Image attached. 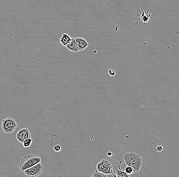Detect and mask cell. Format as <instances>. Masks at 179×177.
<instances>
[{
    "instance_id": "15",
    "label": "cell",
    "mask_w": 179,
    "mask_h": 177,
    "mask_svg": "<svg viewBox=\"0 0 179 177\" xmlns=\"http://www.w3.org/2000/svg\"><path fill=\"white\" fill-rule=\"evenodd\" d=\"M108 74L111 76H115L116 75V72L113 70H108Z\"/></svg>"
},
{
    "instance_id": "17",
    "label": "cell",
    "mask_w": 179,
    "mask_h": 177,
    "mask_svg": "<svg viewBox=\"0 0 179 177\" xmlns=\"http://www.w3.org/2000/svg\"><path fill=\"white\" fill-rule=\"evenodd\" d=\"M107 155L108 157H111V156H112V153L111 152H108V153H107Z\"/></svg>"
},
{
    "instance_id": "10",
    "label": "cell",
    "mask_w": 179,
    "mask_h": 177,
    "mask_svg": "<svg viewBox=\"0 0 179 177\" xmlns=\"http://www.w3.org/2000/svg\"><path fill=\"white\" fill-rule=\"evenodd\" d=\"M92 177H117L116 175L114 174V173L111 174H105L103 173V172H99V171H97L96 169V171H94L93 172Z\"/></svg>"
},
{
    "instance_id": "12",
    "label": "cell",
    "mask_w": 179,
    "mask_h": 177,
    "mask_svg": "<svg viewBox=\"0 0 179 177\" xmlns=\"http://www.w3.org/2000/svg\"><path fill=\"white\" fill-rule=\"evenodd\" d=\"M32 138H27V139H26L24 140L23 143H23V146L25 148L29 147V146H31V145H32Z\"/></svg>"
},
{
    "instance_id": "16",
    "label": "cell",
    "mask_w": 179,
    "mask_h": 177,
    "mask_svg": "<svg viewBox=\"0 0 179 177\" xmlns=\"http://www.w3.org/2000/svg\"><path fill=\"white\" fill-rule=\"evenodd\" d=\"M156 150L158 152L162 151L163 150V147L161 145H158L156 147Z\"/></svg>"
},
{
    "instance_id": "7",
    "label": "cell",
    "mask_w": 179,
    "mask_h": 177,
    "mask_svg": "<svg viewBox=\"0 0 179 177\" xmlns=\"http://www.w3.org/2000/svg\"><path fill=\"white\" fill-rule=\"evenodd\" d=\"M75 40L77 42V46L78 47L79 51L85 50L86 48L88 47L89 46L88 42L86 40L82 38H75Z\"/></svg>"
},
{
    "instance_id": "8",
    "label": "cell",
    "mask_w": 179,
    "mask_h": 177,
    "mask_svg": "<svg viewBox=\"0 0 179 177\" xmlns=\"http://www.w3.org/2000/svg\"><path fill=\"white\" fill-rule=\"evenodd\" d=\"M72 38L69 34L63 33L60 39V42L62 45L65 47L71 41Z\"/></svg>"
},
{
    "instance_id": "13",
    "label": "cell",
    "mask_w": 179,
    "mask_h": 177,
    "mask_svg": "<svg viewBox=\"0 0 179 177\" xmlns=\"http://www.w3.org/2000/svg\"><path fill=\"white\" fill-rule=\"evenodd\" d=\"M125 172L128 175H131L133 174L134 169L131 166H127L125 169Z\"/></svg>"
},
{
    "instance_id": "1",
    "label": "cell",
    "mask_w": 179,
    "mask_h": 177,
    "mask_svg": "<svg viewBox=\"0 0 179 177\" xmlns=\"http://www.w3.org/2000/svg\"><path fill=\"white\" fill-rule=\"evenodd\" d=\"M123 159L127 166H131L133 169L134 173L140 171L143 165L141 156L135 152L126 153L123 156Z\"/></svg>"
},
{
    "instance_id": "6",
    "label": "cell",
    "mask_w": 179,
    "mask_h": 177,
    "mask_svg": "<svg viewBox=\"0 0 179 177\" xmlns=\"http://www.w3.org/2000/svg\"><path fill=\"white\" fill-rule=\"evenodd\" d=\"M16 137L18 142L22 143L27 138H31V134L28 129L22 128L16 134Z\"/></svg>"
},
{
    "instance_id": "3",
    "label": "cell",
    "mask_w": 179,
    "mask_h": 177,
    "mask_svg": "<svg viewBox=\"0 0 179 177\" xmlns=\"http://www.w3.org/2000/svg\"><path fill=\"white\" fill-rule=\"evenodd\" d=\"M17 127V124L14 119L8 117L3 120L2 123V130L6 134L11 133L14 131Z\"/></svg>"
},
{
    "instance_id": "4",
    "label": "cell",
    "mask_w": 179,
    "mask_h": 177,
    "mask_svg": "<svg viewBox=\"0 0 179 177\" xmlns=\"http://www.w3.org/2000/svg\"><path fill=\"white\" fill-rule=\"evenodd\" d=\"M44 166L41 163H38L35 166L24 171V175L28 177H36L40 175L44 171Z\"/></svg>"
},
{
    "instance_id": "11",
    "label": "cell",
    "mask_w": 179,
    "mask_h": 177,
    "mask_svg": "<svg viewBox=\"0 0 179 177\" xmlns=\"http://www.w3.org/2000/svg\"><path fill=\"white\" fill-rule=\"evenodd\" d=\"M122 162V161H120L119 165L118 166L117 169H116V175L117 177H129L130 176V175L127 174L125 171H122L121 169L120 164Z\"/></svg>"
},
{
    "instance_id": "2",
    "label": "cell",
    "mask_w": 179,
    "mask_h": 177,
    "mask_svg": "<svg viewBox=\"0 0 179 177\" xmlns=\"http://www.w3.org/2000/svg\"><path fill=\"white\" fill-rule=\"evenodd\" d=\"M41 159L39 156L34 154H28L24 156L20 161L19 167L22 172L30 167L40 162Z\"/></svg>"
},
{
    "instance_id": "9",
    "label": "cell",
    "mask_w": 179,
    "mask_h": 177,
    "mask_svg": "<svg viewBox=\"0 0 179 177\" xmlns=\"http://www.w3.org/2000/svg\"><path fill=\"white\" fill-rule=\"evenodd\" d=\"M65 47L67 48L71 52H77L79 51L74 38H72L71 41L67 45L65 46Z\"/></svg>"
},
{
    "instance_id": "5",
    "label": "cell",
    "mask_w": 179,
    "mask_h": 177,
    "mask_svg": "<svg viewBox=\"0 0 179 177\" xmlns=\"http://www.w3.org/2000/svg\"><path fill=\"white\" fill-rule=\"evenodd\" d=\"M97 170L105 174L113 173V167L112 164L108 160L102 159L98 163Z\"/></svg>"
},
{
    "instance_id": "14",
    "label": "cell",
    "mask_w": 179,
    "mask_h": 177,
    "mask_svg": "<svg viewBox=\"0 0 179 177\" xmlns=\"http://www.w3.org/2000/svg\"><path fill=\"white\" fill-rule=\"evenodd\" d=\"M53 149H54V150L55 151L58 152H60L61 150L62 147H61L60 145H59V144H57V145H55L54 146Z\"/></svg>"
}]
</instances>
